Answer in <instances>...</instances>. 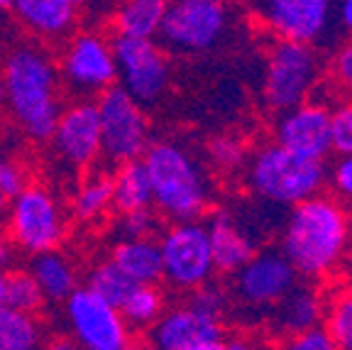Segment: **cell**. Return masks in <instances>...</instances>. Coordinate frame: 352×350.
<instances>
[{"mask_svg":"<svg viewBox=\"0 0 352 350\" xmlns=\"http://www.w3.org/2000/svg\"><path fill=\"white\" fill-rule=\"evenodd\" d=\"M113 208V176L105 169L88 172L74 189L69 214L83 225H94L108 216Z\"/></svg>","mask_w":352,"mask_h":350,"instance_id":"obj_23","label":"cell"},{"mask_svg":"<svg viewBox=\"0 0 352 350\" xmlns=\"http://www.w3.org/2000/svg\"><path fill=\"white\" fill-rule=\"evenodd\" d=\"M86 287L118 309L127 296V291L132 289V282L110 260H103V262L94 265L91 272L86 274Z\"/></svg>","mask_w":352,"mask_h":350,"instance_id":"obj_29","label":"cell"},{"mask_svg":"<svg viewBox=\"0 0 352 350\" xmlns=\"http://www.w3.org/2000/svg\"><path fill=\"white\" fill-rule=\"evenodd\" d=\"M3 304L20 311L34 313L42 307V291L30 274V269H6V285H3Z\"/></svg>","mask_w":352,"mask_h":350,"instance_id":"obj_30","label":"cell"},{"mask_svg":"<svg viewBox=\"0 0 352 350\" xmlns=\"http://www.w3.org/2000/svg\"><path fill=\"white\" fill-rule=\"evenodd\" d=\"M144 169L152 184V208L162 218L171 220H198L208 211L210 184L204 167L184 145L162 140L144 150Z\"/></svg>","mask_w":352,"mask_h":350,"instance_id":"obj_3","label":"cell"},{"mask_svg":"<svg viewBox=\"0 0 352 350\" xmlns=\"http://www.w3.org/2000/svg\"><path fill=\"white\" fill-rule=\"evenodd\" d=\"M30 274L37 282L42 299L52 301V304H64L69 299V294L78 287L76 265L61 250H50L42 252V255H34L32 265H30Z\"/></svg>","mask_w":352,"mask_h":350,"instance_id":"obj_22","label":"cell"},{"mask_svg":"<svg viewBox=\"0 0 352 350\" xmlns=\"http://www.w3.org/2000/svg\"><path fill=\"white\" fill-rule=\"evenodd\" d=\"M182 350H226V340L215 338V340H198V343H191Z\"/></svg>","mask_w":352,"mask_h":350,"instance_id":"obj_42","label":"cell"},{"mask_svg":"<svg viewBox=\"0 0 352 350\" xmlns=\"http://www.w3.org/2000/svg\"><path fill=\"white\" fill-rule=\"evenodd\" d=\"M169 0H122L113 12L118 37L154 39L160 34Z\"/></svg>","mask_w":352,"mask_h":350,"instance_id":"obj_24","label":"cell"},{"mask_svg":"<svg viewBox=\"0 0 352 350\" xmlns=\"http://www.w3.org/2000/svg\"><path fill=\"white\" fill-rule=\"evenodd\" d=\"M248 6L272 34L311 47L333 20V0H248Z\"/></svg>","mask_w":352,"mask_h":350,"instance_id":"obj_15","label":"cell"},{"mask_svg":"<svg viewBox=\"0 0 352 350\" xmlns=\"http://www.w3.org/2000/svg\"><path fill=\"white\" fill-rule=\"evenodd\" d=\"M28 172L25 167L17 162L12 154H8L6 150H0V223L6 218L10 198L28 186Z\"/></svg>","mask_w":352,"mask_h":350,"instance_id":"obj_31","label":"cell"},{"mask_svg":"<svg viewBox=\"0 0 352 350\" xmlns=\"http://www.w3.org/2000/svg\"><path fill=\"white\" fill-rule=\"evenodd\" d=\"M248 186L259 201L296 206L323 192L328 181L325 162L303 159L276 143L264 145L248 159Z\"/></svg>","mask_w":352,"mask_h":350,"instance_id":"obj_4","label":"cell"},{"mask_svg":"<svg viewBox=\"0 0 352 350\" xmlns=\"http://www.w3.org/2000/svg\"><path fill=\"white\" fill-rule=\"evenodd\" d=\"M298 274L286 260V255L274 247L257 250L248 262L232 274V294L240 307L250 311L274 309L294 287Z\"/></svg>","mask_w":352,"mask_h":350,"instance_id":"obj_13","label":"cell"},{"mask_svg":"<svg viewBox=\"0 0 352 350\" xmlns=\"http://www.w3.org/2000/svg\"><path fill=\"white\" fill-rule=\"evenodd\" d=\"M3 225L8 243L34 258L42 252L59 250L69 230V216L50 186L28 184L10 198Z\"/></svg>","mask_w":352,"mask_h":350,"instance_id":"obj_5","label":"cell"},{"mask_svg":"<svg viewBox=\"0 0 352 350\" xmlns=\"http://www.w3.org/2000/svg\"><path fill=\"white\" fill-rule=\"evenodd\" d=\"M226 350H259V345L245 336H235V338L226 340Z\"/></svg>","mask_w":352,"mask_h":350,"instance_id":"obj_40","label":"cell"},{"mask_svg":"<svg viewBox=\"0 0 352 350\" xmlns=\"http://www.w3.org/2000/svg\"><path fill=\"white\" fill-rule=\"evenodd\" d=\"M64 316L78 350H125L132 343V329L122 313L86 285L64 301Z\"/></svg>","mask_w":352,"mask_h":350,"instance_id":"obj_12","label":"cell"},{"mask_svg":"<svg viewBox=\"0 0 352 350\" xmlns=\"http://www.w3.org/2000/svg\"><path fill=\"white\" fill-rule=\"evenodd\" d=\"M274 143L303 159L325 162V157L333 152L330 108L323 103H301L279 113L274 125Z\"/></svg>","mask_w":352,"mask_h":350,"instance_id":"obj_16","label":"cell"},{"mask_svg":"<svg viewBox=\"0 0 352 350\" xmlns=\"http://www.w3.org/2000/svg\"><path fill=\"white\" fill-rule=\"evenodd\" d=\"M74 3H76V6H83V3H86V0H74Z\"/></svg>","mask_w":352,"mask_h":350,"instance_id":"obj_49","label":"cell"},{"mask_svg":"<svg viewBox=\"0 0 352 350\" xmlns=\"http://www.w3.org/2000/svg\"><path fill=\"white\" fill-rule=\"evenodd\" d=\"M208 157L218 169H226V172L237 169V167H242L245 162H248L245 145H242L237 137H230V135H223V137L210 140Z\"/></svg>","mask_w":352,"mask_h":350,"instance_id":"obj_32","label":"cell"},{"mask_svg":"<svg viewBox=\"0 0 352 350\" xmlns=\"http://www.w3.org/2000/svg\"><path fill=\"white\" fill-rule=\"evenodd\" d=\"M162 279L179 291H196L215 274L206 223L176 220L160 233Z\"/></svg>","mask_w":352,"mask_h":350,"instance_id":"obj_8","label":"cell"},{"mask_svg":"<svg viewBox=\"0 0 352 350\" xmlns=\"http://www.w3.org/2000/svg\"><path fill=\"white\" fill-rule=\"evenodd\" d=\"M113 176V208L118 214H130L140 208H152V184L142 157L116 167Z\"/></svg>","mask_w":352,"mask_h":350,"instance_id":"obj_25","label":"cell"},{"mask_svg":"<svg viewBox=\"0 0 352 350\" xmlns=\"http://www.w3.org/2000/svg\"><path fill=\"white\" fill-rule=\"evenodd\" d=\"M330 140L338 154H352V101L330 110Z\"/></svg>","mask_w":352,"mask_h":350,"instance_id":"obj_35","label":"cell"},{"mask_svg":"<svg viewBox=\"0 0 352 350\" xmlns=\"http://www.w3.org/2000/svg\"><path fill=\"white\" fill-rule=\"evenodd\" d=\"M3 285H6V269H0V299H3Z\"/></svg>","mask_w":352,"mask_h":350,"instance_id":"obj_46","label":"cell"},{"mask_svg":"<svg viewBox=\"0 0 352 350\" xmlns=\"http://www.w3.org/2000/svg\"><path fill=\"white\" fill-rule=\"evenodd\" d=\"M59 79L74 96L91 99L118 83L113 39L96 30L69 37L59 59Z\"/></svg>","mask_w":352,"mask_h":350,"instance_id":"obj_10","label":"cell"},{"mask_svg":"<svg viewBox=\"0 0 352 350\" xmlns=\"http://www.w3.org/2000/svg\"><path fill=\"white\" fill-rule=\"evenodd\" d=\"M232 8L228 0H169L157 37L176 54H204L228 37Z\"/></svg>","mask_w":352,"mask_h":350,"instance_id":"obj_6","label":"cell"},{"mask_svg":"<svg viewBox=\"0 0 352 350\" xmlns=\"http://www.w3.org/2000/svg\"><path fill=\"white\" fill-rule=\"evenodd\" d=\"M0 108H6V83L0 79Z\"/></svg>","mask_w":352,"mask_h":350,"instance_id":"obj_45","label":"cell"},{"mask_svg":"<svg viewBox=\"0 0 352 350\" xmlns=\"http://www.w3.org/2000/svg\"><path fill=\"white\" fill-rule=\"evenodd\" d=\"M188 304L196 307L198 311H204V313H208V316L223 321V316L228 313V307H230V294H228V289H223V287L208 282V285L198 287V289L193 291Z\"/></svg>","mask_w":352,"mask_h":350,"instance_id":"obj_34","label":"cell"},{"mask_svg":"<svg viewBox=\"0 0 352 350\" xmlns=\"http://www.w3.org/2000/svg\"><path fill=\"white\" fill-rule=\"evenodd\" d=\"M333 83L347 96H352V42L342 44L333 56Z\"/></svg>","mask_w":352,"mask_h":350,"instance_id":"obj_38","label":"cell"},{"mask_svg":"<svg viewBox=\"0 0 352 350\" xmlns=\"http://www.w3.org/2000/svg\"><path fill=\"white\" fill-rule=\"evenodd\" d=\"M125 350H149V348H144V345H138V343H130Z\"/></svg>","mask_w":352,"mask_h":350,"instance_id":"obj_47","label":"cell"},{"mask_svg":"<svg viewBox=\"0 0 352 350\" xmlns=\"http://www.w3.org/2000/svg\"><path fill=\"white\" fill-rule=\"evenodd\" d=\"M6 135H8V125L3 121V115H0V150H3V143H6Z\"/></svg>","mask_w":352,"mask_h":350,"instance_id":"obj_44","label":"cell"},{"mask_svg":"<svg viewBox=\"0 0 352 350\" xmlns=\"http://www.w3.org/2000/svg\"><path fill=\"white\" fill-rule=\"evenodd\" d=\"M47 143L64 167L74 172L91 169L100 159V123L94 101L64 105Z\"/></svg>","mask_w":352,"mask_h":350,"instance_id":"obj_14","label":"cell"},{"mask_svg":"<svg viewBox=\"0 0 352 350\" xmlns=\"http://www.w3.org/2000/svg\"><path fill=\"white\" fill-rule=\"evenodd\" d=\"M96 110L100 123V157L116 167L142 157L149 147V121L142 105L116 83L98 96Z\"/></svg>","mask_w":352,"mask_h":350,"instance_id":"obj_9","label":"cell"},{"mask_svg":"<svg viewBox=\"0 0 352 350\" xmlns=\"http://www.w3.org/2000/svg\"><path fill=\"white\" fill-rule=\"evenodd\" d=\"M340 22L347 32H352V0H342L340 3Z\"/></svg>","mask_w":352,"mask_h":350,"instance_id":"obj_43","label":"cell"},{"mask_svg":"<svg viewBox=\"0 0 352 350\" xmlns=\"http://www.w3.org/2000/svg\"><path fill=\"white\" fill-rule=\"evenodd\" d=\"M352 240V223L345 206L330 196L306 198L286 216L279 250L298 277L318 279L340 265Z\"/></svg>","mask_w":352,"mask_h":350,"instance_id":"obj_2","label":"cell"},{"mask_svg":"<svg viewBox=\"0 0 352 350\" xmlns=\"http://www.w3.org/2000/svg\"><path fill=\"white\" fill-rule=\"evenodd\" d=\"M323 329L338 350H352V287L338 289L325 301Z\"/></svg>","mask_w":352,"mask_h":350,"instance_id":"obj_28","label":"cell"},{"mask_svg":"<svg viewBox=\"0 0 352 350\" xmlns=\"http://www.w3.org/2000/svg\"><path fill=\"white\" fill-rule=\"evenodd\" d=\"M108 260L132 285H157L162 279V255L154 238H120Z\"/></svg>","mask_w":352,"mask_h":350,"instance_id":"obj_21","label":"cell"},{"mask_svg":"<svg viewBox=\"0 0 352 350\" xmlns=\"http://www.w3.org/2000/svg\"><path fill=\"white\" fill-rule=\"evenodd\" d=\"M325 299L318 289L296 285L284 299L272 309V329L279 336H294L323 326Z\"/></svg>","mask_w":352,"mask_h":350,"instance_id":"obj_20","label":"cell"},{"mask_svg":"<svg viewBox=\"0 0 352 350\" xmlns=\"http://www.w3.org/2000/svg\"><path fill=\"white\" fill-rule=\"evenodd\" d=\"M8 10L25 32L44 42L69 37L78 20L74 0H10Z\"/></svg>","mask_w":352,"mask_h":350,"instance_id":"obj_19","label":"cell"},{"mask_svg":"<svg viewBox=\"0 0 352 350\" xmlns=\"http://www.w3.org/2000/svg\"><path fill=\"white\" fill-rule=\"evenodd\" d=\"M44 350H78V345L74 343V338H66V336H56V338L47 340Z\"/></svg>","mask_w":352,"mask_h":350,"instance_id":"obj_39","label":"cell"},{"mask_svg":"<svg viewBox=\"0 0 352 350\" xmlns=\"http://www.w3.org/2000/svg\"><path fill=\"white\" fill-rule=\"evenodd\" d=\"M206 230H208L215 272L220 274H230L232 277L257 252L254 236L228 208L213 211L206 220Z\"/></svg>","mask_w":352,"mask_h":350,"instance_id":"obj_18","label":"cell"},{"mask_svg":"<svg viewBox=\"0 0 352 350\" xmlns=\"http://www.w3.org/2000/svg\"><path fill=\"white\" fill-rule=\"evenodd\" d=\"M320 79L318 54L311 44L279 39L267 54L264 66V103L274 113H284L296 105L306 103V99L316 91Z\"/></svg>","mask_w":352,"mask_h":350,"instance_id":"obj_7","label":"cell"},{"mask_svg":"<svg viewBox=\"0 0 352 350\" xmlns=\"http://www.w3.org/2000/svg\"><path fill=\"white\" fill-rule=\"evenodd\" d=\"M223 338V321L198 311L191 304H179L162 313L149 326V350H182L198 340Z\"/></svg>","mask_w":352,"mask_h":350,"instance_id":"obj_17","label":"cell"},{"mask_svg":"<svg viewBox=\"0 0 352 350\" xmlns=\"http://www.w3.org/2000/svg\"><path fill=\"white\" fill-rule=\"evenodd\" d=\"M118 66V86L125 88L142 108L157 105L169 91L171 69L166 50L157 39H113Z\"/></svg>","mask_w":352,"mask_h":350,"instance_id":"obj_11","label":"cell"},{"mask_svg":"<svg viewBox=\"0 0 352 350\" xmlns=\"http://www.w3.org/2000/svg\"><path fill=\"white\" fill-rule=\"evenodd\" d=\"M160 225V216L154 214V208H140V211L120 214L116 228L120 238H152Z\"/></svg>","mask_w":352,"mask_h":350,"instance_id":"obj_33","label":"cell"},{"mask_svg":"<svg viewBox=\"0 0 352 350\" xmlns=\"http://www.w3.org/2000/svg\"><path fill=\"white\" fill-rule=\"evenodd\" d=\"M276 350H338V348L333 343V338L328 336V331L323 326H318V329L303 331V333L286 336Z\"/></svg>","mask_w":352,"mask_h":350,"instance_id":"obj_36","label":"cell"},{"mask_svg":"<svg viewBox=\"0 0 352 350\" xmlns=\"http://www.w3.org/2000/svg\"><path fill=\"white\" fill-rule=\"evenodd\" d=\"M0 350H44L42 321L0 301Z\"/></svg>","mask_w":352,"mask_h":350,"instance_id":"obj_26","label":"cell"},{"mask_svg":"<svg viewBox=\"0 0 352 350\" xmlns=\"http://www.w3.org/2000/svg\"><path fill=\"white\" fill-rule=\"evenodd\" d=\"M10 6V0H0V8H8Z\"/></svg>","mask_w":352,"mask_h":350,"instance_id":"obj_48","label":"cell"},{"mask_svg":"<svg viewBox=\"0 0 352 350\" xmlns=\"http://www.w3.org/2000/svg\"><path fill=\"white\" fill-rule=\"evenodd\" d=\"M118 311L130 329H149L164 313V294L157 285H132Z\"/></svg>","mask_w":352,"mask_h":350,"instance_id":"obj_27","label":"cell"},{"mask_svg":"<svg viewBox=\"0 0 352 350\" xmlns=\"http://www.w3.org/2000/svg\"><path fill=\"white\" fill-rule=\"evenodd\" d=\"M12 265V245L8 238L0 233V269H8Z\"/></svg>","mask_w":352,"mask_h":350,"instance_id":"obj_41","label":"cell"},{"mask_svg":"<svg viewBox=\"0 0 352 350\" xmlns=\"http://www.w3.org/2000/svg\"><path fill=\"white\" fill-rule=\"evenodd\" d=\"M6 83V108L12 123L32 143H47L61 108L59 66L42 44L20 42L10 47L0 66Z\"/></svg>","mask_w":352,"mask_h":350,"instance_id":"obj_1","label":"cell"},{"mask_svg":"<svg viewBox=\"0 0 352 350\" xmlns=\"http://www.w3.org/2000/svg\"><path fill=\"white\" fill-rule=\"evenodd\" d=\"M328 179L342 201L352 203V154H340L336 165L330 167Z\"/></svg>","mask_w":352,"mask_h":350,"instance_id":"obj_37","label":"cell"}]
</instances>
